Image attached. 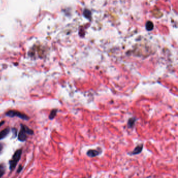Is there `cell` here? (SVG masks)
Returning <instances> with one entry per match:
<instances>
[{
  "label": "cell",
  "mask_w": 178,
  "mask_h": 178,
  "mask_svg": "<svg viewBox=\"0 0 178 178\" xmlns=\"http://www.w3.org/2000/svg\"><path fill=\"white\" fill-rule=\"evenodd\" d=\"M22 151V148L17 150L13 155L12 159L9 160V169L11 171H12L15 169L16 167L19 163V160L21 158Z\"/></svg>",
  "instance_id": "1"
},
{
  "label": "cell",
  "mask_w": 178,
  "mask_h": 178,
  "mask_svg": "<svg viewBox=\"0 0 178 178\" xmlns=\"http://www.w3.org/2000/svg\"><path fill=\"white\" fill-rule=\"evenodd\" d=\"M136 121V119L135 118H130L128 121V127L129 128H133L135 125V122Z\"/></svg>",
  "instance_id": "7"
},
{
  "label": "cell",
  "mask_w": 178,
  "mask_h": 178,
  "mask_svg": "<svg viewBox=\"0 0 178 178\" xmlns=\"http://www.w3.org/2000/svg\"><path fill=\"white\" fill-rule=\"evenodd\" d=\"M83 14L85 16V17L86 18L88 19H91V12L88 9H85L84 12H83Z\"/></svg>",
  "instance_id": "12"
},
{
  "label": "cell",
  "mask_w": 178,
  "mask_h": 178,
  "mask_svg": "<svg viewBox=\"0 0 178 178\" xmlns=\"http://www.w3.org/2000/svg\"><path fill=\"white\" fill-rule=\"evenodd\" d=\"M146 28L148 31H151L154 28L153 23L151 21H148L146 24Z\"/></svg>",
  "instance_id": "10"
},
{
  "label": "cell",
  "mask_w": 178,
  "mask_h": 178,
  "mask_svg": "<svg viewBox=\"0 0 178 178\" xmlns=\"http://www.w3.org/2000/svg\"><path fill=\"white\" fill-rule=\"evenodd\" d=\"M57 112H58V110L56 109L52 110L51 112H50V114H49V119L53 120L56 117Z\"/></svg>",
  "instance_id": "9"
},
{
  "label": "cell",
  "mask_w": 178,
  "mask_h": 178,
  "mask_svg": "<svg viewBox=\"0 0 178 178\" xmlns=\"http://www.w3.org/2000/svg\"><path fill=\"white\" fill-rule=\"evenodd\" d=\"M143 147H144L143 144H138L136 147H135L134 149L133 150V151L128 153V154L130 155H131V156L138 155V154H141L142 153V150H143Z\"/></svg>",
  "instance_id": "5"
},
{
  "label": "cell",
  "mask_w": 178,
  "mask_h": 178,
  "mask_svg": "<svg viewBox=\"0 0 178 178\" xmlns=\"http://www.w3.org/2000/svg\"><path fill=\"white\" fill-rule=\"evenodd\" d=\"M5 171L6 169L5 165L3 163L0 164V178H2L4 175Z\"/></svg>",
  "instance_id": "8"
},
{
  "label": "cell",
  "mask_w": 178,
  "mask_h": 178,
  "mask_svg": "<svg viewBox=\"0 0 178 178\" xmlns=\"http://www.w3.org/2000/svg\"><path fill=\"white\" fill-rule=\"evenodd\" d=\"M27 133L25 131V129L24 128V124H21V129L19 132V134H18V140L19 141L22 142H24L27 140Z\"/></svg>",
  "instance_id": "3"
},
{
  "label": "cell",
  "mask_w": 178,
  "mask_h": 178,
  "mask_svg": "<svg viewBox=\"0 0 178 178\" xmlns=\"http://www.w3.org/2000/svg\"><path fill=\"white\" fill-rule=\"evenodd\" d=\"M10 132V128L9 127H7L6 128L0 131V140H2L4 138H6Z\"/></svg>",
  "instance_id": "6"
},
{
  "label": "cell",
  "mask_w": 178,
  "mask_h": 178,
  "mask_svg": "<svg viewBox=\"0 0 178 178\" xmlns=\"http://www.w3.org/2000/svg\"><path fill=\"white\" fill-rule=\"evenodd\" d=\"M4 123H5L4 121H2L0 122V128H1V126H2L4 124Z\"/></svg>",
  "instance_id": "16"
},
{
  "label": "cell",
  "mask_w": 178,
  "mask_h": 178,
  "mask_svg": "<svg viewBox=\"0 0 178 178\" xmlns=\"http://www.w3.org/2000/svg\"><path fill=\"white\" fill-rule=\"evenodd\" d=\"M5 116H9L11 118L13 117H18L20 119L24 120H28L29 119V117L26 114H25L19 111L14 110H11L5 113Z\"/></svg>",
  "instance_id": "2"
},
{
  "label": "cell",
  "mask_w": 178,
  "mask_h": 178,
  "mask_svg": "<svg viewBox=\"0 0 178 178\" xmlns=\"http://www.w3.org/2000/svg\"><path fill=\"white\" fill-rule=\"evenodd\" d=\"M103 153V150L101 147H98L96 150H89L87 152V155L88 156L93 158L100 155Z\"/></svg>",
  "instance_id": "4"
},
{
  "label": "cell",
  "mask_w": 178,
  "mask_h": 178,
  "mask_svg": "<svg viewBox=\"0 0 178 178\" xmlns=\"http://www.w3.org/2000/svg\"><path fill=\"white\" fill-rule=\"evenodd\" d=\"M12 132L13 138H15L17 136V129L15 128H12Z\"/></svg>",
  "instance_id": "13"
},
{
  "label": "cell",
  "mask_w": 178,
  "mask_h": 178,
  "mask_svg": "<svg viewBox=\"0 0 178 178\" xmlns=\"http://www.w3.org/2000/svg\"><path fill=\"white\" fill-rule=\"evenodd\" d=\"M4 145L2 143H0V152L3 150Z\"/></svg>",
  "instance_id": "15"
},
{
  "label": "cell",
  "mask_w": 178,
  "mask_h": 178,
  "mask_svg": "<svg viewBox=\"0 0 178 178\" xmlns=\"http://www.w3.org/2000/svg\"><path fill=\"white\" fill-rule=\"evenodd\" d=\"M22 169H23V166H22V165L19 166V167H18V169H17V173H19L20 172L22 171Z\"/></svg>",
  "instance_id": "14"
},
{
  "label": "cell",
  "mask_w": 178,
  "mask_h": 178,
  "mask_svg": "<svg viewBox=\"0 0 178 178\" xmlns=\"http://www.w3.org/2000/svg\"></svg>",
  "instance_id": "17"
},
{
  "label": "cell",
  "mask_w": 178,
  "mask_h": 178,
  "mask_svg": "<svg viewBox=\"0 0 178 178\" xmlns=\"http://www.w3.org/2000/svg\"><path fill=\"white\" fill-rule=\"evenodd\" d=\"M24 129H25V131L26 132L27 134L32 135L34 134V131L31 128H29L27 125L24 124Z\"/></svg>",
  "instance_id": "11"
}]
</instances>
